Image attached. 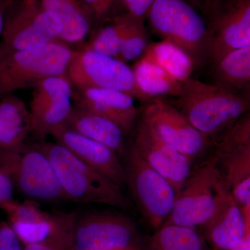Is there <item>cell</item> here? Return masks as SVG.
Returning <instances> with one entry per match:
<instances>
[{"label":"cell","instance_id":"obj_12","mask_svg":"<svg viewBox=\"0 0 250 250\" xmlns=\"http://www.w3.org/2000/svg\"><path fill=\"white\" fill-rule=\"evenodd\" d=\"M141 121L163 141L192 160L204 155L214 143L199 131L182 111L162 98L146 102Z\"/></svg>","mask_w":250,"mask_h":250},{"label":"cell","instance_id":"obj_20","mask_svg":"<svg viewBox=\"0 0 250 250\" xmlns=\"http://www.w3.org/2000/svg\"><path fill=\"white\" fill-rule=\"evenodd\" d=\"M65 125L111 148L120 157L124 154L126 135L116 123L105 117L75 106Z\"/></svg>","mask_w":250,"mask_h":250},{"label":"cell","instance_id":"obj_17","mask_svg":"<svg viewBox=\"0 0 250 250\" xmlns=\"http://www.w3.org/2000/svg\"><path fill=\"white\" fill-rule=\"evenodd\" d=\"M51 136L56 143L106 175L122 188L126 185L124 165L121 157L111 148L79 134L65 125L54 129Z\"/></svg>","mask_w":250,"mask_h":250},{"label":"cell","instance_id":"obj_37","mask_svg":"<svg viewBox=\"0 0 250 250\" xmlns=\"http://www.w3.org/2000/svg\"><path fill=\"white\" fill-rule=\"evenodd\" d=\"M5 96L4 95H1V93H0V100H1L3 98H4Z\"/></svg>","mask_w":250,"mask_h":250},{"label":"cell","instance_id":"obj_31","mask_svg":"<svg viewBox=\"0 0 250 250\" xmlns=\"http://www.w3.org/2000/svg\"><path fill=\"white\" fill-rule=\"evenodd\" d=\"M14 185L6 171L0 167V208L14 200Z\"/></svg>","mask_w":250,"mask_h":250},{"label":"cell","instance_id":"obj_2","mask_svg":"<svg viewBox=\"0 0 250 250\" xmlns=\"http://www.w3.org/2000/svg\"><path fill=\"white\" fill-rule=\"evenodd\" d=\"M33 145L47 156L53 166L65 200L129 208L130 202L122 188L63 146L45 141Z\"/></svg>","mask_w":250,"mask_h":250},{"label":"cell","instance_id":"obj_22","mask_svg":"<svg viewBox=\"0 0 250 250\" xmlns=\"http://www.w3.org/2000/svg\"><path fill=\"white\" fill-rule=\"evenodd\" d=\"M135 83L146 102L166 97L178 98L182 83L163 67L149 59L141 57L132 68Z\"/></svg>","mask_w":250,"mask_h":250},{"label":"cell","instance_id":"obj_10","mask_svg":"<svg viewBox=\"0 0 250 250\" xmlns=\"http://www.w3.org/2000/svg\"><path fill=\"white\" fill-rule=\"evenodd\" d=\"M139 247L134 223L119 213L76 211L72 250H116Z\"/></svg>","mask_w":250,"mask_h":250},{"label":"cell","instance_id":"obj_14","mask_svg":"<svg viewBox=\"0 0 250 250\" xmlns=\"http://www.w3.org/2000/svg\"><path fill=\"white\" fill-rule=\"evenodd\" d=\"M207 26L209 59L213 62L234 49L250 46V0H229L211 10Z\"/></svg>","mask_w":250,"mask_h":250},{"label":"cell","instance_id":"obj_5","mask_svg":"<svg viewBox=\"0 0 250 250\" xmlns=\"http://www.w3.org/2000/svg\"><path fill=\"white\" fill-rule=\"evenodd\" d=\"M212 157L235 201L250 222V115H243L216 141Z\"/></svg>","mask_w":250,"mask_h":250},{"label":"cell","instance_id":"obj_9","mask_svg":"<svg viewBox=\"0 0 250 250\" xmlns=\"http://www.w3.org/2000/svg\"><path fill=\"white\" fill-rule=\"evenodd\" d=\"M65 75L80 90L108 88L146 102L135 83L132 68L119 59L93 49L74 50Z\"/></svg>","mask_w":250,"mask_h":250},{"label":"cell","instance_id":"obj_11","mask_svg":"<svg viewBox=\"0 0 250 250\" xmlns=\"http://www.w3.org/2000/svg\"><path fill=\"white\" fill-rule=\"evenodd\" d=\"M62 32V22L57 14L36 4V0H26L20 9L4 18L0 46L12 50L39 48L60 40Z\"/></svg>","mask_w":250,"mask_h":250},{"label":"cell","instance_id":"obj_32","mask_svg":"<svg viewBox=\"0 0 250 250\" xmlns=\"http://www.w3.org/2000/svg\"><path fill=\"white\" fill-rule=\"evenodd\" d=\"M124 1L130 14L143 20L147 17L154 0H124Z\"/></svg>","mask_w":250,"mask_h":250},{"label":"cell","instance_id":"obj_6","mask_svg":"<svg viewBox=\"0 0 250 250\" xmlns=\"http://www.w3.org/2000/svg\"><path fill=\"white\" fill-rule=\"evenodd\" d=\"M125 184L144 218L153 228L164 225L173 209L177 192L172 184L153 169L132 146L126 152Z\"/></svg>","mask_w":250,"mask_h":250},{"label":"cell","instance_id":"obj_29","mask_svg":"<svg viewBox=\"0 0 250 250\" xmlns=\"http://www.w3.org/2000/svg\"><path fill=\"white\" fill-rule=\"evenodd\" d=\"M76 210L65 213L60 228L53 236L41 243L24 245L22 250H72V224Z\"/></svg>","mask_w":250,"mask_h":250},{"label":"cell","instance_id":"obj_21","mask_svg":"<svg viewBox=\"0 0 250 250\" xmlns=\"http://www.w3.org/2000/svg\"><path fill=\"white\" fill-rule=\"evenodd\" d=\"M31 133L29 107L13 93L0 100V154L25 143Z\"/></svg>","mask_w":250,"mask_h":250},{"label":"cell","instance_id":"obj_18","mask_svg":"<svg viewBox=\"0 0 250 250\" xmlns=\"http://www.w3.org/2000/svg\"><path fill=\"white\" fill-rule=\"evenodd\" d=\"M1 209L7 214L9 225L23 246L41 243L53 236L60 228L64 215L63 212L45 211L30 200L18 202L14 200Z\"/></svg>","mask_w":250,"mask_h":250},{"label":"cell","instance_id":"obj_34","mask_svg":"<svg viewBox=\"0 0 250 250\" xmlns=\"http://www.w3.org/2000/svg\"><path fill=\"white\" fill-rule=\"evenodd\" d=\"M4 16L3 10L0 7V37H1V34H2L3 27H4Z\"/></svg>","mask_w":250,"mask_h":250},{"label":"cell","instance_id":"obj_13","mask_svg":"<svg viewBox=\"0 0 250 250\" xmlns=\"http://www.w3.org/2000/svg\"><path fill=\"white\" fill-rule=\"evenodd\" d=\"M72 85L66 75L49 77L34 87L30 104L31 133L44 141L66 123L72 108Z\"/></svg>","mask_w":250,"mask_h":250},{"label":"cell","instance_id":"obj_3","mask_svg":"<svg viewBox=\"0 0 250 250\" xmlns=\"http://www.w3.org/2000/svg\"><path fill=\"white\" fill-rule=\"evenodd\" d=\"M74 50L61 40L27 50L0 46V93L34 88L45 79L65 75Z\"/></svg>","mask_w":250,"mask_h":250},{"label":"cell","instance_id":"obj_16","mask_svg":"<svg viewBox=\"0 0 250 250\" xmlns=\"http://www.w3.org/2000/svg\"><path fill=\"white\" fill-rule=\"evenodd\" d=\"M202 228V236L214 250L231 249L250 232V222L225 184L219 190L213 215Z\"/></svg>","mask_w":250,"mask_h":250},{"label":"cell","instance_id":"obj_1","mask_svg":"<svg viewBox=\"0 0 250 250\" xmlns=\"http://www.w3.org/2000/svg\"><path fill=\"white\" fill-rule=\"evenodd\" d=\"M182 83L176 107L213 143L250 111L249 100L234 90L192 77Z\"/></svg>","mask_w":250,"mask_h":250},{"label":"cell","instance_id":"obj_25","mask_svg":"<svg viewBox=\"0 0 250 250\" xmlns=\"http://www.w3.org/2000/svg\"><path fill=\"white\" fill-rule=\"evenodd\" d=\"M142 57L163 67L181 83L191 77L195 67L186 51L167 40L149 44Z\"/></svg>","mask_w":250,"mask_h":250},{"label":"cell","instance_id":"obj_33","mask_svg":"<svg viewBox=\"0 0 250 250\" xmlns=\"http://www.w3.org/2000/svg\"><path fill=\"white\" fill-rule=\"evenodd\" d=\"M192 6H196L199 7L205 8L211 11L218 4L220 0H186Z\"/></svg>","mask_w":250,"mask_h":250},{"label":"cell","instance_id":"obj_7","mask_svg":"<svg viewBox=\"0 0 250 250\" xmlns=\"http://www.w3.org/2000/svg\"><path fill=\"white\" fill-rule=\"evenodd\" d=\"M0 167L22 195L34 200H65L55 171L47 156L26 143L0 154Z\"/></svg>","mask_w":250,"mask_h":250},{"label":"cell","instance_id":"obj_27","mask_svg":"<svg viewBox=\"0 0 250 250\" xmlns=\"http://www.w3.org/2000/svg\"><path fill=\"white\" fill-rule=\"evenodd\" d=\"M136 18L129 13L115 18L111 24L98 31L85 48L118 59L122 43Z\"/></svg>","mask_w":250,"mask_h":250},{"label":"cell","instance_id":"obj_8","mask_svg":"<svg viewBox=\"0 0 250 250\" xmlns=\"http://www.w3.org/2000/svg\"><path fill=\"white\" fill-rule=\"evenodd\" d=\"M225 184L216 163L210 156L191 172L177 194L173 209L164 225L193 229L203 226L213 215L219 190Z\"/></svg>","mask_w":250,"mask_h":250},{"label":"cell","instance_id":"obj_30","mask_svg":"<svg viewBox=\"0 0 250 250\" xmlns=\"http://www.w3.org/2000/svg\"><path fill=\"white\" fill-rule=\"evenodd\" d=\"M23 244L7 222L0 220V250H22Z\"/></svg>","mask_w":250,"mask_h":250},{"label":"cell","instance_id":"obj_19","mask_svg":"<svg viewBox=\"0 0 250 250\" xmlns=\"http://www.w3.org/2000/svg\"><path fill=\"white\" fill-rule=\"evenodd\" d=\"M76 107L105 117L116 123L126 136L136 126L138 111L134 99L120 90L88 88L80 90Z\"/></svg>","mask_w":250,"mask_h":250},{"label":"cell","instance_id":"obj_28","mask_svg":"<svg viewBox=\"0 0 250 250\" xmlns=\"http://www.w3.org/2000/svg\"><path fill=\"white\" fill-rule=\"evenodd\" d=\"M149 44L143 20L136 18L122 43L118 59L125 62L138 60L144 54Z\"/></svg>","mask_w":250,"mask_h":250},{"label":"cell","instance_id":"obj_15","mask_svg":"<svg viewBox=\"0 0 250 250\" xmlns=\"http://www.w3.org/2000/svg\"><path fill=\"white\" fill-rule=\"evenodd\" d=\"M131 146L179 193L192 172V159L163 141L152 127L141 121L136 126Z\"/></svg>","mask_w":250,"mask_h":250},{"label":"cell","instance_id":"obj_36","mask_svg":"<svg viewBox=\"0 0 250 250\" xmlns=\"http://www.w3.org/2000/svg\"><path fill=\"white\" fill-rule=\"evenodd\" d=\"M106 1H107L108 4H109L110 6H111V3H112V0H106Z\"/></svg>","mask_w":250,"mask_h":250},{"label":"cell","instance_id":"obj_26","mask_svg":"<svg viewBox=\"0 0 250 250\" xmlns=\"http://www.w3.org/2000/svg\"><path fill=\"white\" fill-rule=\"evenodd\" d=\"M146 250H210L197 229L163 225L148 241Z\"/></svg>","mask_w":250,"mask_h":250},{"label":"cell","instance_id":"obj_23","mask_svg":"<svg viewBox=\"0 0 250 250\" xmlns=\"http://www.w3.org/2000/svg\"><path fill=\"white\" fill-rule=\"evenodd\" d=\"M43 9L60 18L62 32L60 40L65 43L82 41L91 27L89 11L80 0H40Z\"/></svg>","mask_w":250,"mask_h":250},{"label":"cell","instance_id":"obj_24","mask_svg":"<svg viewBox=\"0 0 250 250\" xmlns=\"http://www.w3.org/2000/svg\"><path fill=\"white\" fill-rule=\"evenodd\" d=\"M215 84L238 92L250 83V46L234 49L212 62Z\"/></svg>","mask_w":250,"mask_h":250},{"label":"cell","instance_id":"obj_4","mask_svg":"<svg viewBox=\"0 0 250 250\" xmlns=\"http://www.w3.org/2000/svg\"><path fill=\"white\" fill-rule=\"evenodd\" d=\"M147 18L153 32L186 51L195 66L209 58L207 24L186 0H154Z\"/></svg>","mask_w":250,"mask_h":250},{"label":"cell","instance_id":"obj_35","mask_svg":"<svg viewBox=\"0 0 250 250\" xmlns=\"http://www.w3.org/2000/svg\"><path fill=\"white\" fill-rule=\"evenodd\" d=\"M116 250H139V247H131V248H125V249Z\"/></svg>","mask_w":250,"mask_h":250}]
</instances>
